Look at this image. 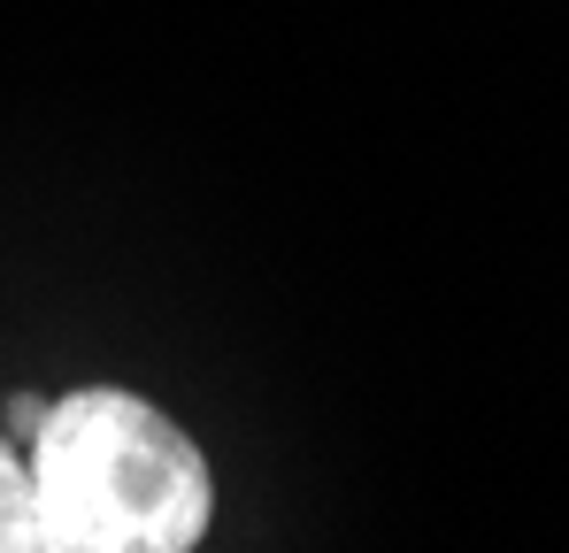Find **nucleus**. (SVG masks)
<instances>
[{
	"instance_id": "1",
	"label": "nucleus",
	"mask_w": 569,
	"mask_h": 553,
	"mask_svg": "<svg viewBox=\"0 0 569 553\" xmlns=\"http://www.w3.org/2000/svg\"><path fill=\"white\" fill-rule=\"evenodd\" d=\"M23 461L70 553H192L216 507L200 446L154 400L116 384L54 400Z\"/></svg>"
},
{
	"instance_id": "2",
	"label": "nucleus",
	"mask_w": 569,
	"mask_h": 553,
	"mask_svg": "<svg viewBox=\"0 0 569 553\" xmlns=\"http://www.w3.org/2000/svg\"><path fill=\"white\" fill-rule=\"evenodd\" d=\"M0 553H70V539L54 531V515L31 484V461L16 454L8 431H0Z\"/></svg>"
},
{
	"instance_id": "3",
	"label": "nucleus",
	"mask_w": 569,
	"mask_h": 553,
	"mask_svg": "<svg viewBox=\"0 0 569 553\" xmlns=\"http://www.w3.org/2000/svg\"><path fill=\"white\" fill-rule=\"evenodd\" d=\"M39 415H47V400H16V439L31 446V431H39Z\"/></svg>"
}]
</instances>
